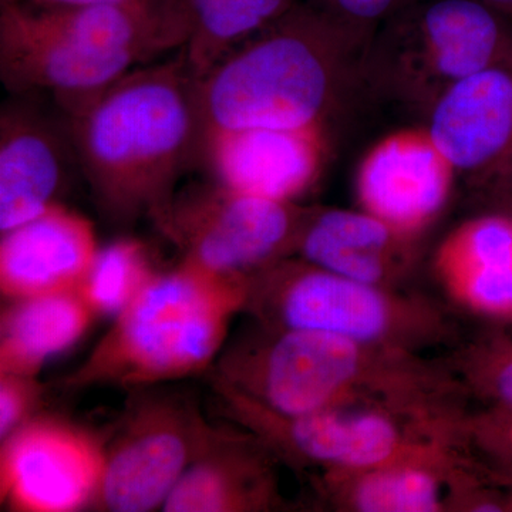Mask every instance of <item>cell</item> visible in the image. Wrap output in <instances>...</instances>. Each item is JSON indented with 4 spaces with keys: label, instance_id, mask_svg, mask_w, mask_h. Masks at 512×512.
<instances>
[{
    "label": "cell",
    "instance_id": "7",
    "mask_svg": "<svg viewBox=\"0 0 512 512\" xmlns=\"http://www.w3.org/2000/svg\"><path fill=\"white\" fill-rule=\"evenodd\" d=\"M376 349L330 333L264 326L222 349L210 372L272 412L303 416L348 403L372 382Z\"/></svg>",
    "mask_w": 512,
    "mask_h": 512
},
{
    "label": "cell",
    "instance_id": "23",
    "mask_svg": "<svg viewBox=\"0 0 512 512\" xmlns=\"http://www.w3.org/2000/svg\"><path fill=\"white\" fill-rule=\"evenodd\" d=\"M157 272L147 245L140 239L123 237L100 247L77 291L97 318H116Z\"/></svg>",
    "mask_w": 512,
    "mask_h": 512
},
{
    "label": "cell",
    "instance_id": "16",
    "mask_svg": "<svg viewBox=\"0 0 512 512\" xmlns=\"http://www.w3.org/2000/svg\"><path fill=\"white\" fill-rule=\"evenodd\" d=\"M100 245L92 222L59 202L39 217L2 232L3 298H30L79 289Z\"/></svg>",
    "mask_w": 512,
    "mask_h": 512
},
{
    "label": "cell",
    "instance_id": "8",
    "mask_svg": "<svg viewBox=\"0 0 512 512\" xmlns=\"http://www.w3.org/2000/svg\"><path fill=\"white\" fill-rule=\"evenodd\" d=\"M109 434L94 510L147 512L163 508L214 426L188 396L133 390Z\"/></svg>",
    "mask_w": 512,
    "mask_h": 512
},
{
    "label": "cell",
    "instance_id": "10",
    "mask_svg": "<svg viewBox=\"0 0 512 512\" xmlns=\"http://www.w3.org/2000/svg\"><path fill=\"white\" fill-rule=\"evenodd\" d=\"M210 382L225 419L296 466L323 467L339 477L433 454L430 447L413 446L403 427L383 410L349 409L345 403L303 416H282L212 373Z\"/></svg>",
    "mask_w": 512,
    "mask_h": 512
},
{
    "label": "cell",
    "instance_id": "22",
    "mask_svg": "<svg viewBox=\"0 0 512 512\" xmlns=\"http://www.w3.org/2000/svg\"><path fill=\"white\" fill-rule=\"evenodd\" d=\"M437 457L409 458L389 466L349 474L343 484L346 503L360 512H434L447 504V481Z\"/></svg>",
    "mask_w": 512,
    "mask_h": 512
},
{
    "label": "cell",
    "instance_id": "29",
    "mask_svg": "<svg viewBox=\"0 0 512 512\" xmlns=\"http://www.w3.org/2000/svg\"><path fill=\"white\" fill-rule=\"evenodd\" d=\"M481 2L487 3V5L494 6V8L503 10L512 16V0H481Z\"/></svg>",
    "mask_w": 512,
    "mask_h": 512
},
{
    "label": "cell",
    "instance_id": "4",
    "mask_svg": "<svg viewBox=\"0 0 512 512\" xmlns=\"http://www.w3.org/2000/svg\"><path fill=\"white\" fill-rule=\"evenodd\" d=\"M248 292L249 282L224 281L181 261L158 271L63 386L133 392L210 372Z\"/></svg>",
    "mask_w": 512,
    "mask_h": 512
},
{
    "label": "cell",
    "instance_id": "15",
    "mask_svg": "<svg viewBox=\"0 0 512 512\" xmlns=\"http://www.w3.org/2000/svg\"><path fill=\"white\" fill-rule=\"evenodd\" d=\"M329 151L328 128H207L200 167L225 187L298 202L318 183Z\"/></svg>",
    "mask_w": 512,
    "mask_h": 512
},
{
    "label": "cell",
    "instance_id": "25",
    "mask_svg": "<svg viewBox=\"0 0 512 512\" xmlns=\"http://www.w3.org/2000/svg\"><path fill=\"white\" fill-rule=\"evenodd\" d=\"M474 379L495 407L512 409V335H500L480 350Z\"/></svg>",
    "mask_w": 512,
    "mask_h": 512
},
{
    "label": "cell",
    "instance_id": "3",
    "mask_svg": "<svg viewBox=\"0 0 512 512\" xmlns=\"http://www.w3.org/2000/svg\"><path fill=\"white\" fill-rule=\"evenodd\" d=\"M367 45L306 0L229 50L197 79L205 130L326 127Z\"/></svg>",
    "mask_w": 512,
    "mask_h": 512
},
{
    "label": "cell",
    "instance_id": "27",
    "mask_svg": "<svg viewBox=\"0 0 512 512\" xmlns=\"http://www.w3.org/2000/svg\"><path fill=\"white\" fill-rule=\"evenodd\" d=\"M481 439L487 450L505 468V474L512 478V409L495 407L480 426Z\"/></svg>",
    "mask_w": 512,
    "mask_h": 512
},
{
    "label": "cell",
    "instance_id": "21",
    "mask_svg": "<svg viewBox=\"0 0 512 512\" xmlns=\"http://www.w3.org/2000/svg\"><path fill=\"white\" fill-rule=\"evenodd\" d=\"M191 35L185 59L197 79L239 43L289 12L301 0H184Z\"/></svg>",
    "mask_w": 512,
    "mask_h": 512
},
{
    "label": "cell",
    "instance_id": "20",
    "mask_svg": "<svg viewBox=\"0 0 512 512\" xmlns=\"http://www.w3.org/2000/svg\"><path fill=\"white\" fill-rule=\"evenodd\" d=\"M8 302L0 322V375L36 377L97 319L77 289Z\"/></svg>",
    "mask_w": 512,
    "mask_h": 512
},
{
    "label": "cell",
    "instance_id": "11",
    "mask_svg": "<svg viewBox=\"0 0 512 512\" xmlns=\"http://www.w3.org/2000/svg\"><path fill=\"white\" fill-rule=\"evenodd\" d=\"M109 436L59 417L36 416L2 440L0 498L19 512L93 507Z\"/></svg>",
    "mask_w": 512,
    "mask_h": 512
},
{
    "label": "cell",
    "instance_id": "1",
    "mask_svg": "<svg viewBox=\"0 0 512 512\" xmlns=\"http://www.w3.org/2000/svg\"><path fill=\"white\" fill-rule=\"evenodd\" d=\"M67 121L80 174L100 214L119 227L154 224L200 167L205 124L184 50L137 67Z\"/></svg>",
    "mask_w": 512,
    "mask_h": 512
},
{
    "label": "cell",
    "instance_id": "30",
    "mask_svg": "<svg viewBox=\"0 0 512 512\" xmlns=\"http://www.w3.org/2000/svg\"><path fill=\"white\" fill-rule=\"evenodd\" d=\"M507 508L508 511H512V491L507 495Z\"/></svg>",
    "mask_w": 512,
    "mask_h": 512
},
{
    "label": "cell",
    "instance_id": "18",
    "mask_svg": "<svg viewBox=\"0 0 512 512\" xmlns=\"http://www.w3.org/2000/svg\"><path fill=\"white\" fill-rule=\"evenodd\" d=\"M450 298L474 315L512 323V215L484 212L450 232L434 256Z\"/></svg>",
    "mask_w": 512,
    "mask_h": 512
},
{
    "label": "cell",
    "instance_id": "5",
    "mask_svg": "<svg viewBox=\"0 0 512 512\" xmlns=\"http://www.w3.org/2000/svg\"><path fill=\"white\" fill-rule=\"evenodd\" d=\"M512 69V16L481 0H416L377 29L362 83L426 114L441 94L485 70Z\"/></svg>",
    "mask_w": 512,
    "mask_h": 512
},
{
    "label": "cell",
    "instance_id": "9",
    "mask_svg": "<svg viewBox=\"0 0 512 512\" xmlns=\"http://www.w3.org/2000/svg\"><path fill=\"white\" fill-rule=\"evenodd\" d=\"M384 288L288 256L249 281L245 312L268 328L315 330L373 348H396L419 325L420 313Z\"/></svg>",
    "mask_w": 512,
    "mask_h": 512
},
{
    "label": "cell",
    "instance_id": "12",
    "mask_svg": "<svg viewBox=\"0 0 512 512\" xmlns=\"http://www.w3.org/2000/svg\"><path fill=\"white\" fill-rule=\"evenodd\" d=\"M431 136L490 212L512 215V69L454 84L426 113Z\"/></svg>",
    "mask_w": 512,
    "mask_h": 512
},
{
    "label": "cell",
    "instance_id": "6",
    "mask_svg": "<svg viewBox=\"0 0 512 512\" xmlns=\"http://www.w3.org/2000/svg\"><path fill=\"white\" fill-rule=\"evenodd\" d=\"M309 208L232 190L217 181L175 192L154 227L181 262L232 282H249L268 266L295 256Z\"/></svg>",
    "mask_w": 512,
    "mask_h": 512
},
{
    "label": "cell",
    "instance_id": "14",
    "mask_svg": "<svg viewBox=\"0 0 512 512\" xmlns=\"http://www.w3.org/2000/svg\"><path fill=\"white\" fill-rule=\"evenodd\" d=\"M458 178L429 128L404 127L376 141L360 160V210L416 239L446 208Z\"/></svg>",
    "mask_w": 512,
    "mask_h": 512
},
{
    "label": "cell",
    "instance_id": "2",
    "mask_svg": "<svg viewBox=\"0 0 512 512\" xmlns=\"http://www.w3.org/2000/svg\"><path fill=\"white\" fill-rule=\"evenodd\" d=\"M191 25L184 0L107 5H0V77L9 94L50 99L82 113L137 67L183 50Z\"/></svg>",
    "mask_w": 512,
    "mask_h": 512
},
{
    "label": "cell",
    "instance_id": "17",
    "mask_svg": "<svg viewBox=\"0 0 512 512\" xmlns=\"http://www.w3.org/2000/svg\"><path fill=\"white\" fill-rule=\"evenodd\" d=\"M269 448L245 430L214 426L161 510L248 512L278 507Z\"/></svg>",
    "mask_w": 512,
    "mask_h": 512
},
{
    "label": "cell",
    "instance_id": "13",
    "mask_svg": "<svg viewBox=\"0 0 512 512\" xmlns=\"http://www.w3.org/2000/svg\"><path fill=\"white\" fill-rule=\"evenodd\" d=\"M79 171L62 111L53 114L35 94H10L0 110V232L39 217Z\"/></svg>",
    "mask_w": 512,
    "mask_h": 512
},
{
    "label": "cell",
    "instance_id": "28",
    "mask_svg": "<svg viewBox=\"0 0 512 512\" xmlns=\"http://www.w3.org/2000/svg\"><path fill=\"white\" fill-rule=\"evenodd\" d=\"M136 0H0V5L20 3L35 8H59V6L107 5V3H128Z\"/></svg>",
    "mask_w": 512,
    "mask_h": 512
},
{
    "label": "cell",
    "instance_id": "26",
    "mask_svg": "<svg viewBox=\"0 0 512 512\" xmlns=\"http://www.w3.org/2000/svg\"><path fill=\"white\" fill-rule=\"evenodd\" d=\"M43 387L36 377L0 375V439L36 417Z\"/></svg>",
    "mask_w": 512,
    "mask_h": 512
},
{
    "label": "cell",
    "instance_id": "24",
    "mask_svg": "<svg viewBox=\"0 0 512 512\" xmlns=\"http://www.w3.org/2000/svg\"><path fill=\"white\" fill-rule=\"evenodd\" d=\"M342 23L369 46L377 29L416 0H306Z\"/></svg>",
    "mask_w": 512,
    "mask_h": 512
},
{
    "label": "cell",
    "instance_id": "19",
    "mask_svg": "<svg viewBox=\"0 0 512 512\" xmlns=\"http://www.w3.org/2000/svg\"><path fill=\"white\" fill-rule=\"evenodd\" d=\"M414 241L360 208H309L295 256L345 278L386 286L412 258Z\"/></svg>",
    "mask_w": 512,
    "mask_h": 512
}]
</instances>
